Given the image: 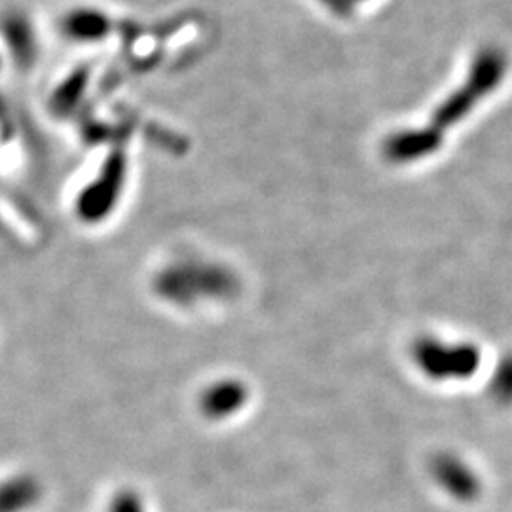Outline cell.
Listing matches in <instances>:
<instances>
[{"label": "cell", "instance_id": "obj_1", "mask_svg": "<svg viewBox=\"0 0 512 512\" xmlns=\"http://www.w3.org/2000/svg\"><path fill=\"white\" fill-rule=\"evenodd\" d=\"M505 73H507V55L494 46L480 50L471 65L465 86L458 92L452 93L435 112L433 128L442 131L463 120L467 112L473 109L484 95L494 92Z\"/></svg>", "mask_w": 512, "mask_h": 512}, {"label": "cell", "instance_id": "obj_2", "mask_svg": "<svg viewBox=\"0 0 512 512\" xmlns=\"http://www.w3.org/2000/svg\"><path fill=\"white\" fill-rule=\"evenodd\" d=\"M236 279L215 264L181 262L158 277V291L177 304H192L198 298H217L234 293Z\"/></svg>", "mask_w": 512, "mask_h": 512}, {"label": "cell", "instance_id": "obj_3", "mask_svg": "<svg viewBox=\"0 0 512 512\" xmlns=\"http://www.w3.org/2000/svg\"><path fill=\"white\" fill-rule=\"evenodd\" d=\"M412 353L421 370L435 380L469 378L480 366V351L471 344L450 346L433 338H421Z\"/></svg>", "mask_w": 512, "mask_h": 512}, {"label": "cell", "instance_id": "obj_4", "mask_svg": "<svg viewBox=\"0 0 512 512\" xmlns=\"http://www.w3.org/2000/svg\"><path fill=\"white\" fill-rule=\"evenodd\" d=\"M122 175H124V158L120 154H112L101 173V179L93 183L82 196V200L78 202L80 213L86 219H99L109 211L120 192Z\"/></svg>", "mask_w": 512, "mask_h": 512}, {"label": "cell", "instance_id": "obj_5", "mask_svg": "<svg viewBox=\"0 0 512 512\" xmlns=\"http://www.w3.org/2000/svg\"><path fill=\"white\" fill-rule=\"evenodd\" d=\"M442 143V131L435 128L412 129L395 133L385 143V156L391 162L404 164L420 160L427 154H433Z\"/></svg>", "mask_w": 512, "mask_h": 512}, {"label": "cell", "instance_id": "obj_6", "mask_svg": "<svg viewBox=\"0 0 512 512\" xmlns=\"http://www.w3.org/2000/svg\"><path fill=\"white\" fill-rule=\"evenodd\" d=\"M247 401L245 385L236 380H222L209 385L202 395V410L205 416L213 420H222L230 414H236Z\"/></svg>", "mask_w": 512, "mask_h": 512}, {"label": "cell", "instance_id": "obj_7", "mask_svg": "<svg viewBox=\"0 0 512 512\" xmlns=\"http://www.w3.org/2000/svg\"><path fill=\"white\" fill-rule=\"evenodd\" d=\"M433 473H435V478H437L440 486L448 494L458 497L461 501L475 499L478 495L480 486H478L476 476L458 459L442 456V458L435 461Z\"/></svg>", "mask_w": 512, "mask_h": 512}, {"label": "cell", "instance_id": "obj_8", "mask_svg": "<svg viewBox=\"0 0 512 512\" xmlns=\"http://www.w3.org/2000/svg\"><path fill=\"white\" fill-rule=\"evenodd\" d=\"M110 21L97 10H74L63 21V33L76 42H97L109 35Z\"/></svg>", "mask_w": 512, "mask_h": 512}, {"label": "cell", "instance_id": "obj_9", "mask_svg": "<svg viewBox=\"0 0 512 512\" xmlns=\"http://www.w3.org/2000/svg\"><path fill=\"white\" fill-rule=\"evenodd\" d=\"M6 37L14 50V54L23 57L33 55V38H31V29L23 19H12L6 23Z\"/></svg>", "mask_w": 512, "mask_h": 512}, {"label": "cell", "instance_id": "obj_10", "mask_svg": "<svg viewBox=\"0 0 512 512\" xmlns=\"http://www.w3.org/2000/svg\"><path fill=\"white\" fill-rule=\"evenodd\" d=\"M86 82H88V71L82 69L78 73H74L63 86L61 90L55 95V105L59 109H69L73 107L74 103L78 101V97L84 92L86 88Z\"/></svg>", "mask_w": 512, "mask_h": 512}, {"label": "cell", "instance_id": "obj_11", "mask_svg": "<svg viewBox=\"0 0 512 512\" xmlns=\"http://www.w3.org/2000/svg\"><path fill=\"white\" fill-rule=\"evenodd\" d=\"M492 393L501 401V403H511L512 401V359L503 361L501 366L495 372L494 384H492Z\"/></svg>", "mask_w": 512, "mask_h": 512}, {"label": "cell", "instance_id": "obj_12", "mask_svg": "<svg viewBox=\"0 0 512 512\" xmlns=\"http://www.w3.org/2000/svg\"><path fill=\"white\" fill-rule=\"evenodd\" d=\"M109 512H145L141 497L133 490H124L116 495L110 503Z\"/></svg>", "mask_w": 512, "mask_h": 512}, {"label": "cell", "instance_id": "obj_13", "mask_svg": "<svg viewBox=\"0 0 512 512\" xmlns=\"http://www.w3.org/2000/svg\"><path fill=\"white\" fill-rule=\"evenodd\" d=\"M321 2H325L332 12H336L340 16H346L349 12L348 0H321Z\"/></svg>", "mask_w": 512, "mask_h": 512}, {"label": "cell", "instance_id": "obj_14", "mask_svg": "<svg viewBox=\"0 0 512 512\" xmlns=\"http://www.w3.org/2000/svg\"><path fill=\"white\" fill-rule=\"evenodd\" d=\"M348 2H349V0H348Z\"/></svg>", "mask_w": 512, "mask_h": 512}]
</instances>
